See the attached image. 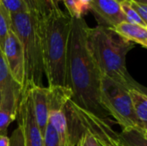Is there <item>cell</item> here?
I'll return each instance as SVG.
<instances>
[{
  "label": "cell",
  "mask_w": 147,
  "mask_h": 146,
  "mask_svg": "<svg viewBox=\"0 0 147 146\" xmlns=\"http://www.w3.org/2000/svg\"><path fill=\"white\" fill-rule=\"evenodd\" d=\"M27 90L29 91L31 96L35 121L40 133L44 137L48 125L49 116L48 88L44 86H34Z\"/></svg>",
  "instance_id": "obj_12"
},
{
  "label": "cell",
  "mask_w": 147,
  "mask_h": 146,
  "mask_svg": "<svg viewBox=\"0 0 147 146\" xmlns=\"http://www.w3.org/2000/svg\"><path fill=\"white\" fill-rule=\"evenodd\" d=\"M88 46L102 77L115 82L126 89H146L129 74L126 59L127 53L135 47L116 34L112 28L97 25L89 28Z\"/></svg>",
  "instance_id": "obj_2"
},
{
  "label": "cell",
  "mask_w": 147,
  "mask_h": 146,
  "mask_svg": "<svg viewBox=\"0 0 147 146\" xmlns=\"http://www.w3.org/2000/svg\"><path fill=\"white\" fill-rule=\"evenodd\" d=\"M66 108H67V110H68V112H69L71 117L72 118V120H73V121H74V123H75V125H76V126L78 127V132H79V135H78V137L77 138V139H76V141H75L74 146H97L96 141H95V139H93V137H92L89 133H87L86 131L83 130V129L78 126V124L77 123V121H76L74 116L72 115L71 112L70 111V109H69V108H68V106H67V103H66Z\"/></svg>",
  "instance_id": "obj_19"
},
{
  "label": "cell",
  "mask_w": 147,
  "mask_h": 146,
  "mask_svg": "<svg viewBox=\"0 0 147 146\" xmlns=\"http://www.w3.org/2000/svg\"><path fill=\"white\" fill-rule=\"evenodd\" d=\"M125 146H147V129L127 127L119 134Z\"/></svg>",
  "instance_id": "obj_15"
},
{
  "label": "cell",
  "mask_w": 147,
  "mask_h": 146,
  "mask_svg": "<svg viewBox=\"0 0 147 146\" xmlns=\"http://www.w3.org/2000/svg\"><path fill=\"white\" fill-rule=\"evenodd\" d=\"M89 10L94 15L99 26L113 28L123 22H127L121 3L116 0H92Z\"/></svg>",
  "instance_id": "obj_11"
},
{
  "label": "cell",
  "mask_w": 147,
  "mask_h": 146,
  "mask_svg": "<svg viewBox=\"0 0 147 146\" xmlns=\"http://www.w3.org/2000/svg\"><path fill=\"white\" fill-rule=\"evenodd\" d=\"M10 29L17 37L24 56L25 80L22 92L34 86H43L44 75L40 16L32 11L10 14Z\"/></svg>",
  "instance_id": "obj_4"
},
{
  "label": "cell",
  "mask_w": 147,
  "mask_h": 146,
  "mask_svg": "<svg viewBox=\"0 0 147 146\" xmlns=\"http://www.w3.org/2000/svg\"><path fill=\"white\" fill-rule=\"evenodd\" d=\"M92 0H78V4L79 8L82 13V15H84L88 10H89V6L90 3H91Z\"/></svg>",
  "instance_id": "obj_26"
},
{
  "label": "cell",
  "mask_w": 147,
  "mask_h": 146,
  "mask_svg": "<svg viewBox=\"0 0 147 146\" xmlns=\"http://www.w3.org/2000/svg\"><path fill=\"white\" fill-rule=\"evenodd\" d=\"M121 10H122V12H123L124 15L126 16L127 21L128 22L138 24V25H140V26H144V27H147V23H146L137 15V13L133 9V8L131 7L128 0H124L123 2H121Z\"/></svg>",
  "instance_id": "obj_20"
},
{
  "label": "cell",
  "mask_w": 147,
  "mask_h": 146,
  "mask_svg": "<svg viewBox=\"0 0 147 146\" xmlns=\"http://www.w3.org/2000/svg\"><path fill=\"white\" fill-rule=\"evenodd\" d=\"M135 3H144V4H147V0H130Z\"/></svg>",
  "instance_id": "obj_28"
},
{
  "label": "cell",
  "mask_w": 147,
  "mask_h": 146,
  "mask_svg": "<svg viewBox=\"0 0 147 146\" xmlns=\"http://www.w3.org/2000/svg\"><path fill=\"white\" fill-rule=\"evenodd\" d=\"M129 1V3L133 9L137 13V15L146 22L147 23V4L144 3H135L133 1Z\"/></svg>",
  "instance_id": "obj_25"
},
{
  "label": "cell",
  "mask_w": 147,
  "mask_h": 146,
  "mask_svg": "<svg viewBox=\"0 0 147 146\" xmlns=\"http://www.w3.org/2000/svg\"><path fill=\"white\" fill-rule=\"evenodd\" d=\"M10 14L0 2V49L3 50L6 37L10 30Z\"/></svg>",
  "instance_id": "obj_17"
},
{
  "label": "cell",
  "mask_w": 147,
  "mask_h": 146,
  "mask_svg": "<svg viewBox=\"0 0 147 146\" xmlns=\"http://www.w3.org/2000/svg\"><path fill=\"white\" fill-rule=\"evenodd\" d=\"M16 119L22 133L24 146H44V137L40 133L35 121L31 96L28 90L22 92Z\"/></svg>",
  "instance_id": "obj_8"
},
{
  "label": "cell",
  "mask_w": 147,
  "mask_h": 146,
  "mask_svg": "<svg viewBox=\"0 0 147 146\" xmlns=\"http://www.w3.org/2000/svg\"><path fill=\"white\" fill-rule=\"evenodd\" d=\"M9 146H24L23 136L21 130V127L18 126L9 137Z\"/></svg>",
  "instance_id": "obj_24"
},
{
  "label": "cell",
  "mask_w": 147,
  "mask_h": 146,
  "mask_svg": "<svg viewBox=\"0 0 147 146\" xmlns=\"http://www.w3.org/2000/svg\"><path fill=\"white\" fill-rule=\"evenodd\" d=\"M67 106L78 126L93 137L97 146H125L119 133L109 125V120L102 119L77 106L71 99L68 101Z\"/></svg>",
  "instance_id": "obj_6"
},
{
  "label": "cell",
  "mask_w": 147,
  "mask_h": 146,
  "mask_svg": "<svg viewBox=\"0 0 147 146\" xmlns=\"http://www.w3.org/2000/svg\"><path fill=\"white\" fill-rule=\"evenodd\" d=\"M112 29L126 40L147 48V27L123 22Z\"/></svg>",
  "instance_id": "obj_13"
},
{
  "label": "cell",
  "mask_w": 147,
  "mask_h": 146,
  "mask_svg": "<svg viewBox=\"0 0 147 146\" xmlns=\"http://www.w3.org/2000/svg\"><path fill=\"white\" fill-rule=\"evenodd\" d=\"M116 1H118V2H120V3H121V2H123L124 0H116Z\"/></svg>",
  "instance_id": "obj_30"
},
{
  "label": "cell",
  "mask_w": 147,
  "mask_h": 146,
  "mask_svg": "<svg viewBox=\"0 0 147 146\" xmlns=\"http://www.w3.org/2000/svg\"><path fill=\"white\" fill-rule=\"evenodd\" d=\"M23 1H25V2H26V3H28V6L30 7V5H29V1H28V0H23ZM31 11H32V10H31Z\"/></svg>",
  "instance_id": "obj_29"
},
{
  "label": "cell",
  "mask_w": 147,
  "mask_h": 146,
  "mask_svg": "<svg viewBox=\"0 0 147 146\" xmlns=\"http://www.w3.org/2000/svg\"><path fill=\"white\" fill-rule=\"evenodd\" d=\"M44 146H60L58 135L49 123L44 135Z\"/></svg>",
  "instance_id": "obj_22"
},
{
  "label": "cell",
  "mask_w": 147,
  "mask_h": 146,
  "mask_svg": "<svg viewBox=\"0 0 147 146\" xmlns=\"http://www.w3.org/2000/svg\"><path fill=\"white\" fill-rule=\"evenodd\" d=\"M48 88V123L55 130L60 146H73L69 132L66 103L71 98L70 89L65 86Z\"/></svg>",
  "instance_id": "obj_7"
},
{
  "label": "cell",
  "mask_w": 147,
  "mask_h": 146,
  "mask_svg": "<svg viewBox=\"0 0 147 146\" xmlns=\"http://www.w3.org/2000/svg\"><path fill=\"white\" fill-rule=\"evenodd\" d=\"M22 88L12 78L0 49V108L17 112Z\"/></svg>",
  "instance_id": "obj_10"
},
{
  "label": "cell",
  "mask_w": 147,
  "mask_h": 146,
  "mask_svg": "<svg viewBox=\"0 0 147 146\" xmlns=\"http://www.w3.org/2000/svg\"><path fill=\"white\" fill-rule=\"evenodd\" d=\"M9 138L7 134L0 133V146H9Z\"/></svg>",
  "instance_id": "obj_27"
},
{
  "label": "cell",
  "mask_w": 147,
  "mask_h": 146,
  "mask_svg": "<svg viewBox=\"0 0 147 146\" xmlns=\"http://www.w3.org/2000/svg\"><path fill=\"white\" fill-rule=\"evenodd\" d=\"M59 3L61 1L64 3L65 6L66 7L69 15L71 17H83L79 4H78V0H57Z\"/></svg>",
  "instance_id": "obj_23"
},
{
  "label": "cell",
  "mask_w": 147,
  "mask_h": 146,
  "mask_svg": "<svg viewBox=\"0 0 147 146\" xmlns=\"http://www.w3.org/2000/svg\"><path fill=\"white\" fill-rule=\"evenodd\" d=\"M131 104L139 122L147 128V96L146 89H130L127 90Z\"/></svg>",
  "instance_id": "obj_14"
},
{
  "label": "cell",
  "mask_w": 147,
  "mask_h": 146,
  "mask_svg": "<svg viewBox=\"0 0 147 146\" xmlns=\"http://www.w3.org/2000/svg\"><path fill=\"white\" fill-rule=\"evenodd\" d=\"M71 18L60 7L40 17L44 74L47 87L65 86V64Z\"/></svg>",
  "instance_id": "obj_3"
},
{
  "label": "cell",
  "mask_w": 147,
  "mask_h": 146,
  "mask_svg": "<svg viewBox=\"0 0 147 146\" xmlns=\"http://www.w3.org/2000/svg\"><path fill=\"white\" fill-rule=\"evenodd\" d=\"M32 12L39 16H42L52 9L59 7L57 0H28Z\"/></svg>",
  "instance_id": "obj_16"
},
{
  "label": "cell",
  "mask_w": 147,
  "mask_h": 146,
  "mask_svg": "<svg viewBox=\"0 0 147 146\" xmlns=\"http://www.w3.org/2000/svg\"><path fill=\"white\" fill-rule=\"evenodd\" d=\"M16 116L17 112H14L4 108H0V133L7 134L8 126L16 119Z\"/></svg>",
  "instance_id": "obj_21"
},
{
  "label": "cell",
  "mask_w": 147,
  "mask_h": 146,
  "mask_svg": "<svg viewBox=\"0 0 147 146\" xmlns=\"http://www.w3.org/2000/svg\"><path fill=\"white\" fill-rule=\"evenodd\" d=\"M65 86L71 92V101L96 116L109 120L100 105L102 77L88 46L89 26L84 17H71Z\"/></svg>",
  "instance_id": "obj_1"
},
{
  "label": "cell",
  "mask_w": 147,
  "mask_h": 146,
  "mask_svg": "<svg viewBox=\"0 0 147 146\" xmlns=\"http://www.w3.org/2000/svg\"><path fill=\"white\" fill-rule=\"evenodd\" d=\"M100 105L111 115L122 129L127 127H144L136 118L127 89L115 82L102 77L100 86Z\"/></svg>",
  "instance_id": "obj_5"
},
{
  "label": "cell",
  "mask_w": 147,
  "mask_h": 146,
  "mask_svg": "<svg viewBox=\"0 0 147 146\" xmlns=\"http://www.w3.org/2000/svg\"><path fill=\"white\" fill-rule=\"evenodd\" d=\"M2 52L12 78L16 83L23 88L25 80V62L23 52L17 37L11 29L6 37Z\"/></svg>",
  "instance_id": "obj_9"
},
{
  "label": "cell",
  "mask_w": 147,
  "mask_h": 146,
  "mask_svg": "<svg viewBox=\"0 0 147 146\" xmlns=\"http://www.w3.org/2000/svg\"><path fill=\"white\" fill-rule=\"evenodd\" d=\"M9 14H19L31 11L30 7L23 0H0Z\"/></svg>",
  "instance_id": "obj_18"
}]
</instances>
